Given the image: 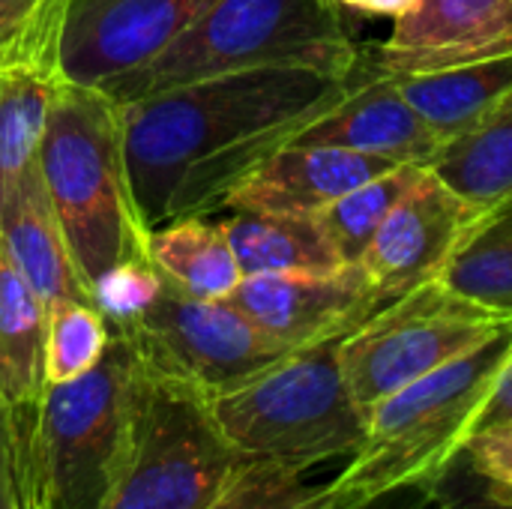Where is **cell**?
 I'll use <instances>...</instances> for the list:
<instances>
[{
	"label": "cell",
	"mask_w": 512,
	"mask_h": 509,
	"mask_svg": "<svg viewBox=\"0 0 512 509\" xmlns=\"http://www.w3.org/2000/svg\"><path fill=\"white\" fill-rule=\"evenodd\" d=\"M225 300L288 351L342 339L378 312L360 264H348L330 276H243Z\"/></svg>",
	"instance_id": "7c38bea8"
},
{
	"label": "cell",
	"mask_w": 512,
	"mask_h": 509,
	"mask_svg": "<svg viewBox=\"0 0 512 509\" xmlns=\"http://www.w3.org/2000/svg\"><path fill=\"white\" fill-rule=\"evenodd\" d=\"M393 168L399 165L333 144H285L234 186L219 213L258 210L318 216L336 198Z\"/></svg>",
	"instance_id": "9a60e30c"
},
{
	"label": "cell",
	"mask_w": 512,
	"mask_h": 509,
	"mask_svg": "<svg viewBox=\"0 0 512 509\" xmlns=\"http://www.w3.org/2000/svg\"><path fill=\"white\" fill-rule=\"evenodd\" d=\"M441 282L450 291L512 318V195L474 216L441 270Z\"/></svg>",
	"instance_id": "44dd1931"
},
{
	"label": "cell",
	"mask_w": 512,
	"mask_h": 509,
	"mask_svg": "<svg viewBox=\"0 0 512 509\" xmlns=\"http://www.w3.org/2000/svg\"><path fill=\"white\" fill-rule=\"evenodd\" d=\"M72 0H0V72H60Z\"/></svg>",
	"instance_id": "484cf974"
},
{
	"label": "cell",
	"mask_w": 512,
	"mask_h": 509,
	"mask_svg": "<svg viewBox=\"0 0 512 509\" xmlns=\"http://www.w3.org/2000/svg\"><path fill=\"white\" fill-rule=\"evenodd\" d=\"M150 261L180 291L201 300H225L243 270L219 219H177L150 231Z\"/></svg>",
	"instance_id": "ffe728a7"
},
{
	"label": "cell",
	"mask_w": 512,
	"mask_h": 509,
	"mask_svg": "<svg viewBox=\"0 0 512 509\" xmlns=\"http://www.w3.org/2000/svg\"><path fill=\"white\" fill-rule=\"evenodd\" d=\"M426 509H441V504H438V498H435V501H432V504H429V507Z\"/></svg>",
	"instance_id": "e575fe53"
},
{
	"label": "cell",
	"mask_w": 512,
	"mask_h": 509,
	"mask_svg": "<svg viewBox=\"0 0 512 509\" xmlns=\"http://www.w3.org/2000/svg\"><path fill=\"white\" fill-rule=\"evenodd\" d=\"M393 81L444 150L474 132L507 99L512 90V51L438 72L399 75Z\"/></svg>",
	"instance_id": "e0dca14e"
},
{
	"label": "cell",
	"mask_w": 512,
	"mask_h": 509,
	"mask_svg": "<svg viewBox=\"0 0 512 509\" xmlns=\"http://www.w3.org/2000/svg\"><path fill=\"white\" fill-rule=\"evenodd\" d=\"M423 168L426 165H399L393 171H384L369 183L351 189L348 195L336 198L315 216L345 264H360L372 237L378 234L390 210L402 201V195L414 186Z\"/></svg>",
	"instance_id": "d4e9b609"
},
{
	"label": "cell",
	"mask_w": 512,
	"mask_h": 509,
	"mask_svg": "<svg viewBox=\"0 0 512 509\" xmlns=\"http://www.w3.org/2000/svg\"><path fill=\"white\" fill-rule=\"evenodd\" d=\"M0 246L6 249L15 270L39 294L45 309L60 300L90 303V294L54 216L39 162L21 180H15L0 201Z\"/></svg>",
	"instance_id": "2e32d148"
},
{
	"label": "cell",
	"mask_w": 512,
	"mask_h": 509,
	"mask_svg": "<svg viewBox=\"0 0 512 509\" xmlns=\"http://www.w3.org/2000/svg\"><path fill=\"white\" fill-rule=\"evenodd\" d=\"M360 60L363 45L333 0H213L162 51L102 90L117 102H132L186 81L258 66H309L348 78Z\"/></svg>",
	"instance_id": "277c9868"
},
{
	"label": "cell",
	"mask_w": 512,
	"mask_h": 509,
	"mask_svg": "<svg viewBox=\"0 0 512 509\" xmlns=\"http://www.w3.org/2000/svg\"><path fill=\"white\" fill-rule=\"evenodd\" d=\"M507 423H512V351L510 357L504 360L492 390H489L486 405L477 414L474 432H483V429H492V426H507Z\"/></svg>",
	"instance_id": "1f68e13d"
},
{
	"label": "cell",
	"mask_w": 512,
	"mask_h": 509,
	"mask_svg": "<svg viewBox=\"0 0 512 509\" xmlns=\"http://www.w3.org/2000/svg\"><path fill=\"white\" fill-rule=\"evenodd\" d=\"M459 459L483 480L512 489V423L474 432L465 441Z\"/></svg>",
	"instance_id": "f546056e"
},
{
	"label": "cell",
	"mask_w": 512,
	"mask_h": 509,
	"mask_svg": "<svg viewBox=\"0 0 512 509\" xmlns=\"http://www.w3.org/2000/svg\"><path fill=\"white\" fill-rule=\"evenodd\" d=\"M0 509H21L18 483V417L0 402Z\"/></svg>",
	"instance_id": "4dcf8cb0"
},
{
	"label": "cell",
	"mask_w": 512,
	"mask_h": 509,
	"mask_svg": "<svg viewBox=\"0 0 512 509\" xmlns=\"http://www.w3.org/2000/svg\"><path fill=\"white\" fill-rule=\"evenodd\" d=\"M477 213V204L462 198L432 168H423L360 258L378 309L441 279V270Z\"/></svg>",
	"instance_id": "30bf717a"
},
{
	"label": "cell",
	"mask_w": 512,
	"mask_h": 509,
	"mask_svg": "<svg viewBox=\"0 0 512 509\" xmlns=\"http://www.w3.org/2000/svg\"><path fill=\"white\" fill-rule=\"evenodd\" d=\"M342 339L291 351L210 399V414L240 459L312 471L363 450L366 414L339 366Z\"/></svg>",
	"instance_id": "8992f818"
},
{
	"label": "cell",
	"mask_w": 512,
	"mask_h": 509,
	"mask_svg": "<svg viewBox=\"0 0 512 509\" xmlns=\"http://www.w3.org/2000/svg\"><path fill=\"white\" fill-rule=\"evenodd\" d=\"M117 333L132 345L147 375L207 399L291 354L261 333L234 303L192 297L168 279L153 306Z\"/></svg>",
	"instance_id": "9c48e42d"
},
{
	"label": "cell",
	"mask_w": 512,
	"mask_h": 509,
	"mask_svg": "<svg viewBox=\"0 0 512 509\" xmlns=\"http://www.w3.org/2000/svg\"><path fill=\"white\" fill-rule=\"evenodd\" d=\"M351 75L258 66L120 102L129 189L147 231L219 216L246 174L345 96Z\"/></svg>",
	"instance_id": "6da1fadb"
},
{
	"label": "cell",
	"mask_w": 512,
	"mask_h": 509,
	"mask_svg": "<svg viewBox=\"0 0 512 509\" xmlns=\"http://www.w3.org/2000/svg\"><path fill=\"white\" fill-rule=\"evenodd\" d=\"M510 324L512 318L435 279L387 303L351 330L339 342V366L354 402L369 414L396 390L474 351Z\"/></svg>",
	"instance_id": "ba28073f"
},
{
	"label": "cell",
	"mask_w": 512,
	"mask_h": 509,
	"mask_svg": "<svg viewBox=\"0 0 512 509\" xmlns=\"http://www.w3.org/2000/svg\"><path fill=\"white\" fill-rule=\"evenodd\" d=\"M39 171L87 294L120 261L150 258V231L135 210L123 159V105L111 93L66 78L57 84Z\"/></svg>",
	"instance_id": "7a4b0ae2"
},
{
	"label": "cell",
	"mask_w": 512,
	"mask_h": 509,
	"mask_svg": "<svg viewBox=\"0 0 512 509\" xmlns=\"http://www.w3.org/2000/svg\"><path fill=\"white\" fill-rule=\"evenodd\" d=\"M141 366L111 333L105 357L69 384H48L18 417L21 509H99L126 456Z\"/></svg>",
	"instance_id": "3957f363"
},
{
	"label": "cell",
	"mask_w": 512,
	"mask_h": 509,
	"mask_svg": "<svg viewBox=\"0 0 512 509\" xmlns=\"http://www.w3.org/2000/svg\"><path fill=\"white\" fill-rule=\"evenodd\" d=\"M111 330L93 303L60 300L48 306V333H45V387L69 384L105 357Z\"/></svg>",
	"instance_id": "4316f807"
},
{
	"label": "cell",
	"mask_w": 512,
	"mask_h": 509,
	"mask_svg": "<svg viewBox=\"0 0 512 509\" xmlns=\"http://www.w3.org/2000/svg\"><path fill=\"white\" fill-rule=\"evenodd\" d=\"M48 309L0 246V402L36 405L45 390Z\"/></svg>",
	"instance_id": "d6986e66"
},
{
	"label": "cell",
	"mask_w": 512,
	"mask_h": 509,
	"mask_svg": "<svg viewBox=\"0 0 512 509\" xmlns=\"http://www.w3.org/2000/svg\"><path fill=\"white\" fill-rule=\"evenodd\" d=\"M345 12H360V15H375V18H399L405 15L417 0H333Z\"/></svg>",
	"instance_id": "836d02e7"
},
{
	"label": "cell",
	"mask_w": 512,
	"mask_h": 509,
	"mask_svg": "<svg viewBox=\"0 0 512 509\" xmlns=\"http://www.w3.org/2000/svg\"><path fill=\"white\" fill-rule=\"evenodd\" d=\"M162 285L165 276L150 258H129L105 270L90 285V303L105 318L108 330L117 333L153 306Z\"/></svg>",
	"instance_id": "83f0119b"
},
{
	"label": "cell",
	"mask_w": 512,
	"mask_h": 509,
	"mask_svg": "<svg viewBox=\"0 0 512 509\" xmlns=\"http://www.w3.org/2000/svg\"><path fill=\"white\" fill-rule=\"evenodd\" d=\"M510 351L512 324L378 402L366 414L363 450L333 477L348 507L399 486H432L471 438Z\"/></svg>",
	"instance_id": "5b68a950"
},
{
	"label": "cell",
	"mask_w": 512,
	"mask_h": 509,
	"mask_svg": "<svg viewBox=\"0 0 512 509\" xmlns=\"http://www.w3.org/2000/svg\"><path fill=\"white\" fill-rule=\"evenodd\" d=\"M213 0H72L60 75L75 84L102 87L186 30Z\"/></svg>",
	"instance_id": "8fae6325"
},
{
	"label": "cell",
	"mask_w": 512,
	"mask_h": 509,
	"mask_svg": "<svg viewBox=\"0 0 512 509\" xmlns=\"http://www.w3.org/2000/svg\"><path fill=\"white\" fill-rule=\"evenodd\" d=\"M60 81V72H0V201L39 162L48 108Z\"/></svg>",
	"instance_id": "603a6c76"
},
{
	"label": "cell",
	"mask_w": 512,
	"mask_h": 509,
	"mask_svg": "<svg viewBox=\"0 0 512 509\" xmlns=\"http://www.w3.org/2000/svg\"><path fill=\"white\" fill-rule=\"evenodd\" d=\"M432 492L441 509H512V489L483 480L459 456L432 483Z\"/></svg>",
	"instance_id": "f1b7e54d"
},
{
	"label": "cell",
	"mask_w": 512,
	"mask_h": 509,
	"mask_svg": "<svg viewBox=\"0 0 512 509\" xmlns=\"http://www.w3.org/2000/svg\"><path fill=\"white\" fill-rule=\"evenodd\" d=\"M429 168L480 210L512 195V90L474 132L447 144Z\"/></svg>",
	"instance_id": "7402d4cb"
},
{
	"label": "cell",
	"mask_w": 512,
	"mask_h": 509,
	"mask_svg": "<svg viewBox=\"0 0 512 509\" xmlns=\"http://www.w3.org/2000/svg\"><path fill=\"white\" fill-rule=\"evenodd\" d=\"M219 222L243 276H330L348 267L315 216L228 210Z\"/></svg>",
	"instance_id": "ac0fdd59"
},
{
	"label": "cell",
	"mask_w": 512,
	"mask_h": 509,
	"mask_svg": "<svg viewBox=\"0 0 512 509\" xmlns=\"http://www.w3.org/2000/svg\"><path fill=\"white\" fill-rule=\"evenodd\" d=\"M432 501H435L432 486L417 483V486L390 489V492H384V495H378V498H372V501H366V504L351 509H426Z\"/></svg>",
	"instance_id": "d6a6232c"
},
{
	"label": "cell",
	"mask_w": 512,
	"mask_h": 509,
	"mask_svg": "<svg viewBox=\"0 0 512 509\" xmlns=\"http://www.w3.org/2000/svg\"><path fill=\"white\" fill-rule=\"evenodd\" d=\"M240 462L207 396L141 369L132 438L99 509H207Z\"/></svg>",
	"instance_id": "52a82bcc"
},
{
	"label": "cell",
	"mask_w": 512,
	"mask_h": 509,
	"mask_svg": "<svg viewBox=\"0 0 512 509\" xmlns=\"http://www.w3.org/2000/svg\"><path fill=\"white\" fill-rule=\"evenodd\" d=\"M288 144H333L396 165L426 168L441 153L438 138L408 105L399 84L369 63L366 45L345 96L303 126Z\"/></svg>",
	"instance_id": "5bb4252c"
},
{
	"label": "cell",
	"mask_w": 512,
	"mask_h": 509,
	"mask_svg": "<svg viewBox=\"0 0 512 509\" xmlns=\"http://www.w3.org/2000/svg\"><path fill=\"white\" fill-rule=\"evenodd\" d=\"M309 471L243 459L207 509H351L333 480L312 483Z\"/></svg>",
	"instance_id": "cb8c5ba5"
},
{
	"label": "cell",
	"mask_w": 512,
	"mask_h": 509,
	"mask_svg": "<svg viewBox=\"0 0 512 509\" xmlns=\"http://www.w3.org/2000/svg\"><path fill=\"white\" fill-rule=\"evenodd\" d=\"M512 51V0H417L390 33L366 45L390 78L438 72Z\"/></svg>",
	"instance_id": "4fadbf2b"
}]
</instances>
